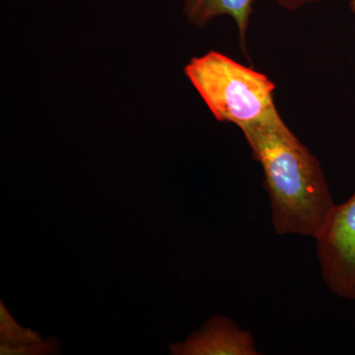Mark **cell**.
Here are the masks:
<instances>
[{"instance_id": "cell-1", "label": "cell", "mask_w": 355, "mask_h": 355, "mask_svg": "<svg viewBox=\"0 0 355 355\" xmlns=\"http://www.w3.org/2000/svg\"><path fill=\"white\" fill-rule=\"evenodd\" d=\"M241 132L263 169L275 232L317 240L336 207L319 160L287 127L277 109Z\"/></svg>"}, {"instance_id": "cell-2", "label": "cell", "mask_w": 355, "mask_h": 355, "mask_svg": "<svg viewBox=\"0 0 355 355\" xmlns=\"http://www.w3.org/2000/svg\"><path fill=\"white\" fill-rule=\"evenodd\" d=\"M184 74L221 123L241 130L277 110L275 84L266 74L218 51L191 58Z\"/></svg>"}, {"instance_id": "cell-3", "label": "cell", "mask_w": 355, "mask_h": 355, "mask_svg": "<svg viewBox=\"0 0 355 355\" xmlns=\"http://www.w3.org/2000/svg\"><path fill=\"white\" fill-rule=\"evenodd\" d=\"M316 241L327 286L338 297L355 300V193L347 202L336 205Z\"/></svg>"}, {"instance_id": "cell-4", "label": "cell", "mask_w": 355, "mask_h": 355, "mask_svg": "<svg viewBox=\"0 0 355 355\" xmlns=\"http://www.w3.org/2000/svg\"><path fill=\"white\" fill-rule=\"evenodd\" d=\"M171 350L173 354L180 355L259 354L253 336L221 316L211 318L202 330L186 342L173 345Z\"/></svg>"}, {"instance_id": "cell-5", "label": "cell", "mask_w": 355, "mask_h": 355, "mask_svg": "<svg viewBox=\"0 0 355 355\" xmlns=\"http://www.w3.org/2000/svg\"><path fill=\"white\" fill-rule=\"evenodd\" d=\"M187 19L196 27L203 28L220 16L234 21L240 46L247 55V34L258 0H183Z\"/></svg>"}, {"instance_id": "cell-6", "label": "cell", "mask_w": 355, "mask_h": 355, "mask_svg": "<svg viewBox=\"0 0 355 355\" xmlns=\"http://www.w3.org/2000/svg\"><path fill=\"white\" fill-rule=\"evenodd\" d=\"M317 1H320V0H275V2L282 8L287 11H296L307 4L314 3Z\"/></svg>"}, {"instance_id": "cell-7", "label": "cell", "mask_w": 355, "mask_h": 355, "mask_svg": "<svg viewBox=\"0 0 355 355\" xmlns=\"http://www.w3.org/2000/svg\"><path fill=\"white\" fill-rule=\"evenodd\" d=\"M350 10L354 13L355 17V0H352V1H350Z\"/></svg>"}]
</instances>
